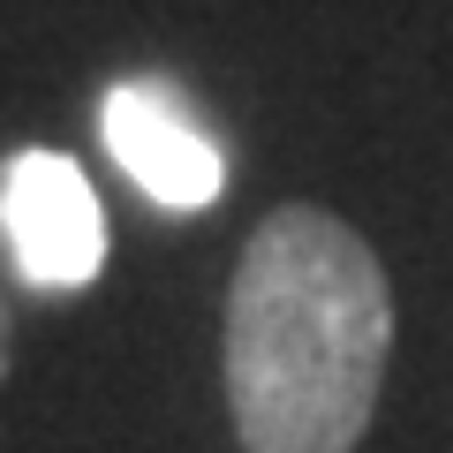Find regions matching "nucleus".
<instances>
[{
  "label": "nucleus",
  "instance_id": "1",
  "mask_svg": "<svg viewBox=\"0 0 453 453\" xmlns=\"http://www.w3.org/2000/svg\"><path fill=\"white\" fill-rule=\"evenodd\" d=\"M226 416L242 453H356L393 356L378 250L325 204H280L226 280Z\"/></svg>",
  "mask_w": 453,
  "mask_h": 453
},
{
  "label": "nucleus",
  "instance_id": "3",
  "mask_svg": "<svg viewBox=\"0 0 453 453\" xmlns=\"http://www.w3.org/2000/svg\"><path fill=\"white\" fill-rule=\"evenodd\" d=\"M98 129H106V151L121 159V174L159 211H211L219 204V189H226L219 144L159 83H113L106 106H98Z\"/></svg>",
  "mask_w": 453,
  "mask_h": 453
},
{
  "label": "nucleus",
  "instance_id": "2",
  "mask_svg": "<svg viewBox=\"0 0 453 453\" xmlns=\"http://www.w3.org/2000/svg\"><path fill=\"white\" fill-rule=\"evenodd\" d=\"M0 234L31 288H91L106 265V211L68 151H16L0 174Z\"/></svg>",
  "mask_w": 453,
  "mask_h": 453
},
{
  "label": "nucleus",
  "instance_id": "4",
  "mask_svg": "<svg viewBox=\"0 0 453 453\" xmlns=\"http://www.w3.org/2000/svg\"><path fill=\"white\" fill-rule=\"evenodd\" d=\"M8 356H16V333H8V295H0V378H8Z\"/></svg>",
  "mask_w": 453,
  "mask_h": 453
}]
</instances>
